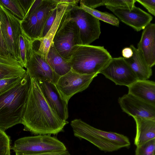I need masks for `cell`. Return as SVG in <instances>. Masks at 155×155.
<instances>
[{"mask_svg":"<svg viewBox=\"0 0 155 155\" xmlns=\"http://www.w3.org/2000/svg\"><path fill=\"white\" fill-rule=\"evenodd\" d=\"M11 147L10 137L0 129V155H11Z\"/></svg>","mask_w":155,"mask_h":155,"instance_id":"cell-29","label":"cell"},{"mask_svg":"<svg viewBox=\"0 0 155 155\" xmlns=\"http://www.w3.org/2000/svg\"><path fill=\"white\" fill-rule=\"evenodd\" d=\"M57 11V6L51 12L43 28L40 39L39 41L45 36L50 29L56 18Z\"/></svg>","mask_w":155,"mask_h":155,"instance_id":"cell-31","label":"cell"},{"mask_svg":"<svg viewBox=\"0 0 155 155\" xmlns=\"http://www.w3.org/2000/svg\"><path fill=\"white\" fill-rule=\"evenodd\" d=\"M57 4L63 3L70 5H77L79 2V0H54Z\"/></svg>","mask_w":155,"mask_h":155,"instance_id":"cell-37","label":"cell"},{"mask_svg":"<svg viewBox=\"0 0 155 155\" xmlns=\"http://www.w3.org/2000/svg\"><path fill=\"white\" fill-rule=\"evenodd\" d=\"M37 8L31 7L21 23L22 30L33 42L39 39L38 24L35 12Z\"/></svg>","mask_w":155,"mask_h":155,"instance_id":"cell-22","label":"cell"},{"mask_svg":"<svg viewBox=\"0 0 155 155\" xmlns=\"http://www.w3.org/2000/svg\"><path fill=\"white\" fill-rule=\"evenodd\" d=\"M18 47L19 63L22 67L26 68L33 51V41L22 29L19 37Z\"/></svg>","mask_w":155,"mask_h":155,"instance_id":"cell-23","label":"cell"},{"mask_svg":"<svg viewBox=\"0 0 155 155\" xmlns=\"http://www.w3.org/2000/svg\"><path fill=\"white\" fill-rule=\"evenodd\" d=\"M122 111L133 117L155 119V106L128 93L118 100Z\"/></svg>","mask_w":155,"mask_h":155,"instance_id":"cell-11","label":"cell"},{"mask_svg":"<svg viewBox=\"0 0 155 155\" xmlns=\"http://www.w3.org/2000/svg\"><path fill=\"white\" fill-rule=\"evenodd\" d=\"M46 61L53 71L60 76L71 69L69 62L61 56L52 44L48 53Z\"/></svg>","mask_w":155,"mask_h":155,"instance_id":"cell-21","label":"cell"},{"mask_svg":"<svg viewBox=\"0 0 155 155\" xmlns=\"http://www.w3.org/2000/svg\"><path fill=\"white\" fill-rule=\"evenodd\" d=\"M112 58L104 46L79 45L74 47L69 63L76 72L98 75Z\"/></svg>","mask_w":155,"mask_h":155,"instance_id":"cell-4","label":"cell"},{"mask_svg":"<svg viewBox=\"0 0 155 155\" xmlns=\"http://www.w3.org/2000/svg\"><path fill=\"white\" fill-rule=\"evenodd\" d=\"M23 78L13 77L0 79V94L15 86Z\"/></svg>","mask_w":155,"mask_h":155,"instance_id":"cell-30","label":"cell"},{"mask_svg":"<svg viewBox=\"0 0 155 155\" xmlns=\"http://www.w3.org/2000/svg\"><path fill=\"white\" fill-rule=\"evenodd\" d=\"M155 139L136 147L135 155H155Z\"/></svg>","mask_w":155,"mask_h":155,"instance_id":"cell-27","label":"cell"},{"mask_svg":"<svg viewBox=\"0 0 155 155\" xmlns=\"http://www.w3.org/2000/svg\"><path fill=\"white\" fill-rule=\"evenodd\" d=\"M145 8L150 13L155 15V0H136Z\"/></svg>","mask_w":155,"mask_h":155,"instance_id":"cell-32","label":"cell"},{"mask_svg":"<svg viewBox=\"0 0 155 155\" xmlns=\"http://www.w3.org/2000/svg\"><path fill=\"white\" fill-rule=\"evenodd\" d=\"M137 50L147 64H155V24L150 23L143 30Z\"/></svg>","mask_w":155,"mask_h":155,"instance_id":"cell-15","label":"cell"},{"mask_svg":"<svg viewBox=\"0 0 155 155\" xmlns=\"http://www.w3.org/2000/svg\"><path fill=\"white\" fill-rule=\"evenodd\" d=\"M68 6L54 36L52 44L61 56L69 62L74 47L82 45V42L77 24L67 15Z\"/></svg>","mask_w":155,"mask_h":155,"instance_id":"cell-5","label":"cell"},{"mask_svg":"<svg viewBox=\"0 0 155 155\" xmlns=\"http://www.w3.org/2000/svg\"><path fill=\"white\" fill-rule=\"evenodd\" d=\"M8 54V49L2 33L0 25V55H5Z\"/></svg>","mask_w":155,"mask_h":155,"instance_id":"cell-35","label":"cell"},{"mask_svg":"<svg viewBox=\"0 0 155 155\" xmlns=\"http://www.w3.org/2000/svg\"><path fill=\"white\" fill-rule=\"evenodd\" d=\"M130 47L133 50V55L129 58H124L125 60L135 74L137 80L148 79L152 74V68L147 64L133 45H131Z\"/></svg>","mask_w":155,"mask_h":155,"instance_id":"cell-19","label":"cell"},{"mask_svg":"<svg viewBox=\"0 0 155 155\" xmlns=\"http://www.w3.org/2000/svg\"><path fill=\"white\" fill-rule=\"evenodd\" d=\"M15 153L35 154L67 150L64 144L57 138L49 135H35L19 138L11 147Z\"/></svg>","mask_w":155,"mask_h":155,"instance_id":"cell-6","label":"cell"},{"mask_svg":"<svg viewBox=\"0 0 155 155\" xmlns=\"http://www.w3.org/2000/svg\"><path fill=\"white\" fill-rule=\"evenodd\" d=\"M26 69V72L30 77L36 80L49 81L56 84L60 77L41 55L34 49L28 62Z\"/></svg>","mask_w":155,"mask_h":155,"instance_id":"cell-13","label":"cell"},{"mask_svg":"<svg viewBox=\"0 0 155 155\" xmlns=\"http://www.w3.org/2000/svg\"><path fill=\"white\" fill-rule=\"evenodd\" d=\"M30 81L26 72L17 84L0 94V129L5 131L21 124Z\"/></svg>","mask_w":155,"mask_h":155,"instance_id":"cell-2","label":"cell"},{"mask_svg":"<svg viewBox=\"0 0 155 155\" xmlns=\"http://www.w3.org/2000/svg\"><path fill=\"white\" fill-rule=\"evenodd\" d=\"M54 0H42L36 9L35 12L39 26V39L46 22L51 11L57 5Z\"/></svg>","mask_w":155,"mask_h":155,"instance_id":"cell-24","label":"cell"},{"mask_svg":"<svg viewBox=\"0 0 155 155\" xmlns=\"http://www.w3.org/2000/svg\"><path fill=\"white\" fill-rule=\"evenodd\" d=\"M122 54L124 58H129L132 56L133 51L130 47H126L122 50Z\"/></svg>","mask_w":155,"mask_h":155,"instance_id":"cell-36","label":"cell"},{"mask_svg":"<svg viewBox=\"0 0 155 155\" xmlns=\"http://www.w3.org/2000/svg\"><path fill=\"white\" fill-rule=\"evenodd\" d=\"M80 7L92 15L97 18L99 20L109 23L114 26L118 27L119 21L118 19L112 14L107 12H103L95 9L89 8L84 5L79 1Z\"/></svg>","mask_w":155,"mask_h":155,"instance_id":"cell-25","label":"cell"},{"mask_svg":"<svg viewBox=\"0 0 155 155\" xmlns=\"http://www.w3.org/2000/svg\"><path fill=\"white\" fill-rule=\"evenodd\" d=\"M36 80L50 107L61 119L67 120L69 116L68 104L62 97L55 84L43 80Z\"/></svg>","mask_w":155,"mask_h":155,"instance_id":"cell-14","label":"cell"},{"mask_svg":"<svg viewBox=\"0 0 155 155\" xmlns=\"http://www.w3.org/2000/svg\"><path fill=\"white\" fill-rule=\"evenodd\" d=\"M21 20L0 3V25L2 33L8 54L19 63V37L22 29Z\"/></svg>","mask_w":155,"mask_h":155,"instance_id":"cell-8","label":"cell"},{"mask_svg":"<svg viewBox=\"0 0 155 155\" xmlns=\"http://www.w3.org/2000/svg\"><path fill=\"white\" fill-rule=\"evenodd\" d=\"M26 70L11 55H0V79L23 77Z\"/></svg>","mask_w":155,"mask_h":155,"instance_id":"cell-20","label":"cell"},{"mask_svg":"<svg viewBox=\"0 0 155 155\" xmlns=\"http://www.w3.org/2000/svg\"><path fill=\"white\" fill-rule=\"evenodd\" d=\"M136 0H104V5L115 8L132 9Z\"/></svg>","mask_w":155,"mask_h":155,"instance_id":"cell-28","label":"cell"},{"mask_svg":"<svg viewBox=\"0 0 155 155\" xmlns=\"http://www.w3.org/2000/svg\"><path fill=\"white\" fill-rule=\"evenodd\" d=\"M15 155H71L69 152L67 150L65 151L59 152H49L35 154H23L15 153Z\"/></svg>","mask_w":155,"mask_h":155,"instance_id":"cell-34","label":"cell"},{"mask_svg":"<svg viewBox=\"0 0 155 155\" xmlns=\"http://www.w3.org/2000/svg\"><path fill=\"white\" fill-rule=\"evenodd\" d=\"M0 3L21 21L24 18L26 14L19 0H0Z\"/></svg>","mask_w":155,"mask_h":155,"instance_id":"cell-26","label":"cell"},{"mask_svg":"<svg viewBox=\"0 0 155 155\" xmlns=\"http://www.w3.org/2000/svg\"><path fill=\"white\" fill-rule=\"evenodd\" d=\"M128 93L155 106V82L147 80H137L127 87Z\"/></svg>","mask_w":155,"mask_h":155,"instance_id":"cell-17","label":"cell"},{"mask_svg":"<svg viewBox=\"0 0 155 155\" xmlns=\"http://www.w3.org/2000/svg\"><path fill=\"white\" fill-rule=\"evenodd\" d=\"M80 1L87 7L93 9L104 5V0H81Z\"/></svg>","mask_w":155,"mask_h":155,"instance_id":"cell-33","label":"cell"},{"mask_svg":"<svg viewBox=\"0 0 155 155\" xmlns=\"http://www.w3.org/2000/svg\"><path fill=\"white\" fill-rule=\"evenodd\" d=\"M97 74H84L71 69L60 76L55 84L56 87L64 100L68 104L74 94L87 89Z\"/></svg>","mask_w":155,"mask_h":155,"instance_id":"cell-9","label":"cell"},{"mask_svg":"<svg viewBox=\"0 0 155 155\" xmlns=\"http://www.w3.org/2000/svg\"><path fill=\"white\" fill-rule=\"evenodd\" d=\"M133 118L136 124L134 144L136 147L155 139V119Z\"/></svg>","mask_w":155,"mask_h":155,"instance_id":"cell-18","label":"cell"},{"mask_svg":"<svg viewBox=\"0 0 155 155\" xmlns=\"http://www.w3.org/2000/svg\"><path fill=\"white\" fill-rule=\"evenodd\" d=\"M106 7L122 22L137 31L143 30L153 19L150 15L135 6L131 9Z\"/></svg>","mask_w":155,"mask_h":155,"instance_id":"cell-12","label":"cell"},{"mask_svg":"<svg viewBox=\"0 0 155 155\" xmlns=\"http://www.w3.org/2000/svg\"><path fill=\"white\" fill-rule=\"evenodd\" d=\"M70 125L75 137L90 142L105 152L117 151L130 146L129 138L123 134L96 128L81 119L72 120Z\"/></svg>","mask_w":155,"mask_h":155,"instance_id":"cell-3","label":"cell"},{"mask_svg":"<svg viewBox=\"0 0 155 155\" xmlns=\"http://www.w3.org/2000/svg\"><path fill=\"white\" fill-rule=\"evenodd\" d=\"M30 84L21 124L24 130L35 135H55L68 123L50 107L37 81L30 78Z\"/></svg>","mask_w":155,"mask_h":155,"instance_id":"cell-1","label":"cell"},{"mask_svg":"<svg viewBox=\"0 0 155 155\" xmlns=\"http://www.w3.org/2000/svg\"><path fill=\"white\" fill-rule=\"evenodd\" d=\"M116 85L127 87L137 80L135 74L122 57L111 58L101 71Z\"/></svg>","mask_w":155,"mask_h":155,"instance_id":"cell-10","label":"cell"},{"mask_svg":"<svg viewBox=\"0 0 155 155\" xmlns=\"http://www.w3.org/2000/svg\"><path fill=\"white\" fill-rule=\"evenodd\" d=\"M67 15L79 28L82 45H90L99 38L101 31L98 19L78 5H69Z\"/></svg>","mask_w":155,"mask_h":155,"instance_id":"cell-7","label":"cell"},{"mask_svg":"<svg viewBox=\"0 0 155 155\" xmlns=\"http://www.w3.org/2000/svg\"><path fill=\"white\" fill-rule=\"evenodd\" d=\"M68 6L69 5L65 4H58L57 14L54 23L45 36L39 41L40 44L38 49L35 50L45 61L54 36L62 21Z\"/></svg>","mask_w":155,"mask_h":155,"instance_id":"cell-16","label":"cell"}]
</instances>
